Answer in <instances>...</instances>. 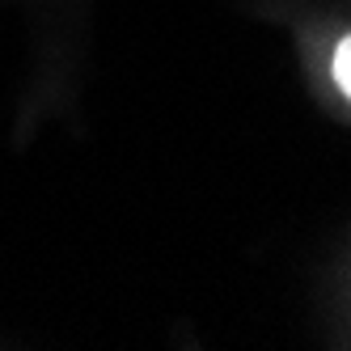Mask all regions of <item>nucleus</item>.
Returning a JSON list of instances; mask_svg holds the SVG:
<instances>
[{
	"mask_svg": "<svg viewBox=\"0 0 351 351\" xmlns=\"http://www.w3.org/2000/svg\"><path fill=\"white\" fill-rule=\"evenodd\" d=\"M335 81H339V89L351 97V34L339 43V51H335Z\"/></svg>",
	"mask_w": 351,
	"mask_h": 351,
	"instance_id": "f257e3e1",
	"label": "nucleus"
}]
</instances>
